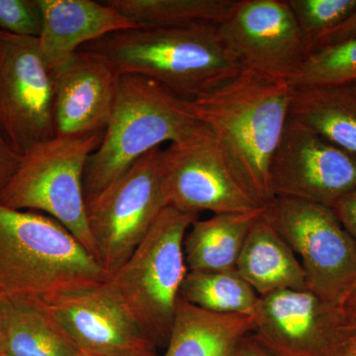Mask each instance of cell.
Returning <instances> with one entry per match:
<instances>
[{
	"mask_svg": "<svg viewBox=\"0 0 356 356\" xmlns=\"http://www.w3.org/2000/svg\"><path fill=\"white\" fill-rule=\"evenodd\" d=\"M22 159L23 156L15 152L0 130V191L17 172Z\"/></svg>",
	"mask_w": 356,
	"mask_h": 356,
	"instance_id": "28",
	"label": "cell"
},
{
	"mask_svg": "<svg viewBox=\"0 0 356 356\" xmlns=\"http://www.w3.org/2000/svg\"><path fill=\"white\" fill-rule=\"evenodd\" d=\"M332 210L356 245V191L339 201Z\"/></svg>",
	"mask_w": 356,
	"mask_h": 356,
	"instance_id": "29",
	"label": "cell"
},
{
	"mask_svg": "<svg viewBox=\"0 0 356 356\" xmlns=\"http://www.w3.org/2000/svg\"><path fill=\"white\" fill-rule=\"evenodd\" d=\"M39 3L42 11L39 50L53 72L86 44L139 26L106 1L39 0Z\"/></svg>",
	"mask_w": 356,
	"mask_h": 356,
	"instance_id": "16",
	"label": "cell"
},
{
	"mask_svg": "<svg viewBox=\"0 0 356 356\" xmlns=\"http://www.w3.org/2000/svg\"><path fill=\"white\" fill-rule=\"evenodd\" d=\"M161 175L166 205L181 212L225 214L264 208L241 184L210 130L161 149Z\"/></svg>",
	"mask_w": 356,
	"mask_h": 356,
	"instance_id": "10",
	"label": "cell"
},
{
	"mask_svg": "<svg viewBox=\"0 0 356 356\" xmlns=\"http://www.w3.org/2000/svg\"><path fill=\"white\" fill-rule=\"evenodd\" d=\"M77 350L43 301L7 299V355L76 356Z\"/></svg>",
	"mask_w": 356,
	"mask_h": 356,
	"instance_id": "21",
	"label": "cell"
},
{
	"mask_svg": "<svg viewBox=\"0 0 356 356\" xmlns=\"http://www.w3.org/2000/svg\"><path fill=\"white\" fill-rule=\"evenodd\" d=\"M76 356H159L156 353V348L149 350L138 351V353H123V355H100V353H89L83 350H77Z\"/></svg>",
	"mask_w": 356,
	"mask_h": 356,
	"instance_id": "33",
	"label": "cell"
},
{
	"mask_svg": "<svg viewBox=\"0 0 356 356\" xmlns=\"http://www.w3.org/2000/svg\"><path fill=\"white\" fill-rule=\"evenodd\" d=\"M55 96L38 38L0 32V130L21 156L57 136Z\"/></svg>",
	"mask_w": 356,
	"mask_h": 356,
	"instance_id": "9",
	"label": "cell"
},
{
	"mask_svg": "<svg viewBox=\"0 0 356 356\" xmlns=\"http://www.w3.org/2000/svg\"><path fill=\"white\" fill-rule=\"evenodd\" d=\"M254 331L252 316L213 313L180 298L163 356H236Z\"/></svg>",
	"mask_w": 356,
	"mask_h": 356,
	"instance_id": "18",
	"label": "cell"
},
{
	"mask_svg": "<svg viewBox=\"0 0 356 356\" xmlns=\"http://www.w3.org/2000/svg\"><path fill=\"white\" fill-rule=\"evenodd\" d=\"M236 269L259 297L283 290L308 289L298 257L264 212L250 227Z\"/></svg>",
	"mask_w": 356,
	"mask_h": 356,
	"instance_id": "17",
	"label": "cell"
},
{
	"mask_svg": "<svg viewBox=\"0 0 356 356\" xmlns=\"http://www.w3.org/2000/svg\"><path fill=\"white\" fill-rule=\"evenodd\" d=\"M198 215L165 207L108 283L156 346L168 341L182 283L188 273L184 241Z\"/></svg>",
	"mask_w": 356,
	"mask_h": 356,
	"instance_id": "5",
	"label": "cell"
},
{
	"mask_svg": "<svg viewBox=\"0 0 356 356\" xmlns=\"http://www.w3.org/2000/svg\"><path fill=\"white\" fill-rule=\"evenodd\" d=\"M339 356H356V353H353V351L350 350V346H348V348L344 350Z\"/></svg>",
	"mask_w": 356,
	"mask_h": 356,
	"instance_id": "34",
	"label": "cell"
},
{
	"mask_svg": "<svg viewBox=\"0 0 356 356\" xmlns=\"http://www.w3.org/2000/svg\"><path fill=\"white\" fill-rule=\"evenodd\" d=\"M79 50L95 51L121 74L153 79L187 100L210 92L243 69L220 36L218 25L138 26Z\"/></svg>",
	"mask_w": 356,
	"mask_h": 356,
	"instance_id": "2",
	"label": "cell"
},
{
	"mask_svg": "<svg viewBox=\"0 0 356 356\" xmlns=\"http://www.w3.org/2000/svg\"><path fill=\"white\" fill-rule=\"evenodd\" d=\"M290 116L356 156V95L351 86L293 88Z\"/></svg>",
	"mask_w": 356,
	"mask_h": 356,
	"instance_id": "20",
	"label": "cell"
},
{
	"mask_svg": "<svg viewBox=\"0 0 356 356\" xmlns=\"http://www.w3.org/2000/svg\"><path fill=\"white\" fill-rule=\"evenodd\" d=\"M236 356H276L270 353L252 334L243 339Z\"/></svg>",
	"mask_w": 356,
	"mask_h": 356,
	"instance_id": "30",
	"label": "cell"
},
{
	"mask_svg": "<svg viewBox=\"0 0 356 356\" xmlns=\"http://www.w3.org/2000/svg\"><path fill=\"white\" fill-rule=\"evenodd\" d=\"M274 198L332 208L356 191V156L289 115L270 165Z\"/></svg>",
	"mask_w": 356,
	"mask_h": 356,
	"instance_id": "12",
	"label": "cell"
},
{
	"mask_svg": "<svg viewBox=\"0 0 356 356\" xmlns=\"http://www.w3.org/2000/svg\"><path fill=\"white\" fill-rule=\"evenodd\" d=\"M219 28L243 69L291 83L311 54L287 0H238Z\"/></svg>",
	"mask_w": 356,
	"mask_h": 356,
	"instance_id": "13",
	"label": "cell"
},
{
	"mask_svg": "<svg viewBox=\"0 0 356 356\" xmlns=\"http://www.w3.org/2000/svg\"><path fill=\"white\" fill-rule=\"evenodd\" d=\"M252 318V336L276 356H339L356 336L343 307L309 289L259 297Z\"/></svg>",
	"mask_w": 356,
	"mask_h": 356,
	"instance_id": "11",
	"label": "cell"
},
{
	"mask_svg": "<svg viewBox=\"0 0 356 356\" xmlns=\"http://www.w3.org/2000/svg\"><path fill=\"white\" fill-rule=\"evenodd\" d=\"M293 86L248 69L191 100L199 121L209 129L236 177L261 207L274 199L270 165L284 132Z\"/></svg>",
	"mask_w": 356,
	"mask_h": 356,
	"instance_id": "1",
	"label": "cell"
},
{
	"mask_svg": "<svg viewBox=\"0 0 356 356\" xmlns=\"http://www.w3.org/2000/svg\"><path fill=\"white\" fill-rule=\"evenodd\" d=\"M356 83V39L312 51L293 88L351 86Z\"/></svg>",
	"mask_w": 356,
	"mask_h": 356,
	"instance_id": "24",
	"label": "cell"
},
{
	"mask_svg": "<svg viewBox=\"0 0 356 356\" xmlns=\"http://www.w3.org/2000/svg\"><path fill=\"white\" fill-rule=\"evenodd\" d=\"M0 356H9V355H7L6 353H3V355H1Z\"/></svg>",
	"mask_w": 356,
	"mask_h": 356,
	"instance_id": "37",
	"label": "cell"
},
{
	"mask_svg": "<svg viewBox=\"0 0 356 356\" xmlns=\"http://www.w3.org/2000/svg\"><path fill=\"white\" fill-rule=\"evenodd\" d=\"M7 299L0 296V355L6 353Z\"/></svg>",
	"mask_w": 356,
	"mask_h": 356,
	"instance_id": "32",
	"label": "cell"
},
{
	"mask_svg": "<svg viewBox=\"0 0 356 356\" xmlns=\"http://www.w3.org/2000/svg\"><path fill=\"white\" fill-rule=\"evenodd\" d=\"M353 39H356V9L341 24L314 40L311 43V53Z\"/></svg>",
	"mask_w": 356,
	"mask_h": 356,
	"instance_id": "27",
	"label": "cell"
},
{
	"mask_svg": "<svg viewBox=\"0 0 356 356\" xmlns=\"http://www.w3.org/2000/svg\"><path fill=\"white\" fill-rule=\"evenodd\" d=\"M43 302L79 350L123 355L156 348L107 280Z\"/></svg>",
	"mask_w": 356,
	"mask_h": 356,
	"instance_id": "14",
	"label": "cell"
},
{
	"mask_svg": "<svg viewBox=\"0 0 356 356\" xmlns=\"http://www.w3.org/2000/svg\"><path fill=\"white\" fill-rule=\"evenodd\" d=\"M343 310L346 320H348V325L356 334V284L351 290L348 298L344 301Z\"/></svg>",
	"mask_w": 356,
	"mask_h": 356,
	"instance_id": "31",
	"label": "cell"
},
{
	"mask_svg": "<svg viewBox=\"0 0 356 356\" xmlns=\"http://www.w3.org/2000/svg\"><path fill=\"white\" fill-rule=\"evenodd\" d=\"M350 350L353 351V353H356V336L353 337V341L350 344Z\"/></svg>",
	"mask_w": 356,
	"mask_h": 356,
	"instance_id": "35",
	"label": "cell"
},
{
	"mask_svg": "<svg viewBox=\"0 0 356 356\" xmlns=\"http://www.w3.org/2000/svg\"><path fill=\"white\" fill-rule=\"evenodd\" d=\"M41 30L39 0H0V32L38 38Z\"/></svg>",
	"mask_w": 356,
	"mask_h": 356,
	"instance_id": "26",
	"label": "cell"
},
{
	"mask_svg": "<svg viewBox=\"0 0 356 356\" xmlns=\"http://www.w3.org/2000/svg\"><path fill=\"white\" fill-rule=\"evenodd\" d=\"M110 6L149 27L196 24L221 25L238 0H108Z\"/></svg>",
	"mask_w": 356,
	"mask_h": 356,
	"instance_id": "22",
	"label": "cell"
},
{
	"mask_svg": "<svg viewBox=\"0 0 356 356\" xmlns=\"http://www.w3.org/2000/svg\"><path fill=\"white\" fill-rule=\"evenodd\" d=\"M57 136L104 133L113 114L122 74L109 60L79 50L54 72Z\"/></svg>",
	"mask_w": 356,
	"mask_h": 356,
	"instance_id": "15",
	"label": "cell"
},
{
	"mask_svg": "<svg viewBox=\"0 0 356 356\" xmlns=\"http://www.w3.org/2000/svg\"><path fill=\"white\" fill-rule=\"evenodd\" d=\"M264 209L214 214L207 220H196L184 241L188 271L211 273L236 269L250 227Z\"/></svg>",
	"mask_w": 356,
	"mask_h": 356,
	"instance_id": "19",
	"label": "cell"
},
{
	"mask_svg": "<svg viewBox=\"0 0 356 356\" xmlns=\"http://www.w3.org/2000/svg\"><path fill=\"white\" fill-rule=\"evenodd\" d=\"M264 216L298 257L308 289L343 307L356 284V245L334 210L276 197L264 207Z\"/></svg>",
	"mask_w": 356,
	"mask_h": 356,
	"instance_id": "7",
	"label": "cell"
},
{
	"mask_svg": "<svg viewBox=\"0 0 356 356\" xmlns=\"http://www.w3.org/2000/svg\"><path fill=\"white\" fill-rule=\"evenodd\" d=\"M287 2L310 47L314 40L341 24L356 9V0H287Z\"/></svg>",
	"mask_w": 356,
	"mask_h": 356,
	"instance_id": "25",
	"label": "cell"
},
{
	"mask_svg": "<svg viewBox=\"0 0 356 356\" xmlns=\"http://www.w3.org/2000/svg\"><path fill=\"white\" fill-rule=\"evenodd\" d=\"M180 298L203 310L254 316L259 296L236 269L192 273L182 283Z\"/></svg>",
	"mask_w": 356,
	"mask_h": 356,
	"instance_id": "23",
	"label": "cell"
},
{
	"mask_svg": "<svg viewBox=\"0 0 356 356\" xmlns=\"http://www.w3.org/2000/svg\"><path fill=\"white\" fill-rule=\"evenodd\" d=\"M161 147L140 159L106 191L86 203L97 261L108 277L144 240L166 205L161 175Z\"/></svg>",
	"mask_w": 356,
	"mask_h": 356,
	"instance_id": "8",
	"label": "cell"
},
{
	"mask_svg": "<svg viewBox=\"0 0 356 356\" xmlns=\"http://www.w3.org/2000/svg\"><path fill=\"white\" fill-rule=\"evenodd\" d=\"M103 134L60 137L42 143L23 156L13 178L0 191V205L43 213L60 222L96 257L89 231L83 177Z\"/></svg>",
	"mask_w": 356,
	"mask_h": 356,
	"instance_id": "6",
	"label": "cell"
},
{
	"mask_svg": "<svg viewBox=\"0 0 356 356\" xmlns=\"http://www.w3.org/2000/svg\"><path fill=\"white\" fill-rule=\"evenodd\" d=\"M351 88H353V90H355V95H356V83L353 84V86H351Z\"/></svg>",
	"mask_w": 356,
	"mask_h": 356,
	"instance_id": "36",
	"label": "cell"
},
{
	"mask_svg": "<svg viewBox=\"0 0 356 356\" xmlns=\"http://www.w3.org/2000/svg\"><path fill=\"white\" fill-rule=\"evenodd\" d=\"M209 129L184 99L153 79L122 74L116 104L100 146L84 170L86 202L106 191L138 161L163 143L196 139Z\"/></svg>",
	"mask_w": 356,
	"mask_h": 356,
	"instance_id": "3",
	"label": "cell"
},
{
	"mask_svg": "<svg viewBox=\"0 0 356 356\" xmlns=\"http://www.w3.org/2000/svg\"><path fill=\"white\" fill-rule=\"evenodd\" d=\"M107 280L102 264L57 220L0 205V296L48 301Z\"/></svg>",
	"mask_w": 356,
	"mask_h": 356,
	"instance_id": "4",
	"label": "cell"
}]
</instances>
